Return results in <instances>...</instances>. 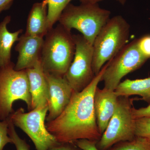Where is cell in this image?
<instances>
[{"mask_svg":"<svg viewBox=\"0 0 150 150\" xmlns=\"http://www.w3.org/2000/svg\"><path fill=\"white\" fill-rule=\"evenodd\" d=\"M15 64L11 62L0 67V121L9 118L14 111L13 103L21 100L30 111L31 96L29 79L26 70L16 71Z\"/></svg>","mask_w":150,"mask_h":150,"instance_id":"5b68a950","label":"cell"},{"mask_svg":"<svg viewBox=\"0 0 150 150\" xmlns=\"http://www.w3.org/2000/svg\"><path fill=\"white\" fill-rule=\"evenodd\" d=\"M81 4H96L103 0H79Z\"/></svg>","mask_w":150,"mask_h":150,"instance_id":"4316f807","label":"cell"},{"mask_svg":"<svg viewBox=\"0 0 150 150\" xmlns=\"http://www.w3.org/2000/svg\"><path fill=\"white\" fill-rule=\"evenodd\" d=\"M76 45L71 31L59 23L45 35L41 53L44 72L64 77L71 64Z\"/></svg>","mask_w":150,"mask_h":150,"instance_id":"7a4b0ae2","label":"cell"},{"mask_svg":"<svg viewBox=\"0 0 150 150\" xmlns=\"http://www.w3.org/2000/svg\"><path fill=\"white\" fill-rule=\"evenodd\" d=\"M18 41L15 48L18 53L15 69L21 71L33 68L41 60L44 38L24 34Z\"/></svg>","mask_w":150,"mask_h":150,"instance_id":"8fae6325","label":"cell"},{"mask_svg":"<svg viewBox=\"0 0 150 150\" xmlns=\"http://www.w3.org/2000/svg\"><path fill=\"white\" fill-rule=\"evenodd\" d=\"M45 74L48 88V110L46 118L48 122L57 118L64 110L74 91L64 77L46 72Z\"/></svg>","mask_w":150,"mask_h":150,"instance_id":"30bf717a","label":"cell"},{"mask_svg":"<svg viewBox=\"0 0 150 150\" xmlns=\"http://www.w3.org/2000/svg\"><path fill=\"white\" fill-rule=\"evenodd\" d=\"M108 150H150L149 139L136 137L131 141L118 143Z\"/></svg>","mask_w":150,"mask_h":150,"instance_id":"ac0fdd59","label":"cell"},{"mask_svg":"<svg viewBox=\"0 0 150 150\" xmlns=\"http://www.w3.org/2000/svg\"><path fill=\"white\" fill-rule=\"evenodd\" d=\"M149 143H150V138H149Z\"/></svg>","mask_w":150,"mask_h":150,"instance_id":"f1b7e54d","label":"cell"},{"mask_svg":"<svg viewBox=\"0 0 150 150\" xmlns=\"http://www.w3.org/2000/svg\"><path fill=\"white\" fill-rule=\"evenodd\" d=\"M138 48L144 57L148 59L150 58V35L143 36L137 39Z\"/></svg>","mask_w":150,"mask_h":150,"instance_id":"7402d4cb","label":"cell"},{"mask_svg":"<svg viewBox=\"0 0 150 150\" xmlns=\"http://www.w3.org/2000/svg\"><path fill=\"white\" fill-rule=\"evenodd\" d=\"M13 1L14 0H0V13L9 9Z\"/></svg>","mask_w":150,"mask_h":150,"instance_id":"484cf974","label":"cell"},{"mask_svg":"<svg viewBox=\"0 0 150 150\" xmlns=\"http://www.w3.org/2000/svg\"><path fill=\"white\" fill-rule=\"evenodd\" d=\"M26 71L31 96V110L48 104V84L41 60L35 67Z\"/></svg>","mask_w":150,"mask_h":150,"instance_id":"4fadbf2b","label":"cell"},{"mask_svg":"<svg viewBox=\"0 0 150 150\" xmlns=\"http://www.w3.org/2000/svg\"><path fill=\"white\" fill-rule=\"evenodd\" d=\"M118 97L139 95L142 100L150 104V77L140 79H126L120 82L115 89Z\"/></svg>","mask_w":150,"mask_h":150,"instance_id":"9a60e30c","label":"cell"},{"mask_svg":"<svg viewBox=\"0 0 150 150\" xmlns=\"http://www.w3.org/2000/svg\"><path fill=\"white\" fill-rule=\"evenodd\" d=\"M11 16H8L0 23V67L11 62L12 47L19 40V35L23 32L22 29L11 33L8 30L7 25L10 22Z\"/></svg>","mask_w":150,"mask_h":150,"instance_id":"2e32d148","label":"cell"},{"mask_svg":"<svg viewBox=\"0 0 150 150\" xmlns=\"http://www.w3.org/2000/svg\"><path fill=\"white\" fill-rule=\"evenodd\" d=\"M8 134V136L12 140L13 144L15 146L16 150H30V146L25 140L23 139L18 136L16 131L14 125L10 118Z\"/></svg>","mask_w":150,"mask_h":150,"instance_id":"ffe728a7","label":"cell"},{"mask_svg":"<svg viewBox=\"0 0 150 150\" xmlns=\"http://www.w3.org/2000/svg\"><path fill=\"white\" fill-rule=\"evenodd\" d=\"M118 97L114 91L97 88L94 94V105L97 124L102 135L113 115Z\"/></svg>","mask_w":150,"mask_h":150,"instance_id":"7c38bea8","label":"cell"},{"mask_svg":"<svg viewBox=\"0 0 150 150\" xmlns=\"http://www.w3.org/2000/svg\"><path fill=\"white\" fill-rule=\"evenodd\" d=\"M148 60L139 50L137 39L126 44L107 62L101 79V81L104 82V88L115 90L124 76L139 69Z\"/></svg>","mask_w":150,"mask_h":150,"instance_id":"ba28073f","label":"cell"},{"mask_svg":"<svg viewBox=\"0 0 150 150\" xmlns=\"http://www.w3.org/2000/svg\"><path fill=\"white\" fill-rule=\"evenodd\" d=\"M97 142L96 141L83 139L76 141L74 144L81 150H99L97 147Z\"/></svg>","mask_w":150,"mask_h":150,"instance_id":"603a6c76","label":"cell"},{"mask_svg":"<svg viewBox=\"0 0 150 150\" xmlns=\"http://www.w3.org/2000/svg\"><path fill=\"white\" fill-rule=\"evenodd\" d=\"M130 31V25L120 15L109 19L102 28L93 45V69L95 76L127 44Z\"/></svg>","mask_w":150,"mask_h":150,"instance_id":"3957f363","label":"cell"},{"mask_svg":"<svg viewBox=\"0 0 150 150\" xmlns=\"http://www.w3.org/2000/svg\"><path fill=\"white\" fill-rule=\"evenodd\" d=\"M132 114L134 119L144 117H150V104L146 107L137 109L133 106Z\"/></svg>","mask_w":150,"mask_h":150,"instance_id":"cb8c5ba5","label":"cell"},{"mask_svg":"<svg viewBox=\"0 0 150 150\" xmlns=\"http://www.w3.org/2000/svg\"><path fill=\"white\" fill-rule=\"evenodd\" d=\"M73 37L76 45L74 57L64 77L74 91L80 92L95 76L93 69V47L81 34Z\"/></svg>","mask_w":150,"mask_h":150,"instance_id":"9c48e42d","label":"cell"},{"mask_svg":"<svg viewBox=\"0 0 150 150\" xmlns=\"http://www.w3.org/2000/svg\"><path fill=\"white\" fill-rule=\"evenodd\" d=\"M48 1V23L49 30L53 28L65 8L72 0H47Z\"/></svg>","mask_w":150,"mask_h":150,"instance_id":"e0dca14e","label":"cell"},{"mask_svg":"<svg viewBox=\"0 0 150 150\" xmlns=\"http://www.w3.org/2000/svg\"><path fill=\"white\" fill-rule=\"evenodd\" d=\"M132 103L133 100L129 97H118L115 112L97 142L98 149L108 150L118 143L131 141L136 137Z\"/></svg>","mask_w":150,"mask_h":150,"instance_id":"52a82bcc","label":"cell"},{"mask_svg":"<svg viewBox=\"0 0 150 150\" xmlns=\"http://www.w3.org/2000/svg\"><path fill=\"white\" fill-rule=\"evenodd\" d=\"M107 65L86 88L73 91L69 102L57 118L46 122L47 130L59 143H74L83 139L98 142L100 139L102 135L97 124L94 97Z\"/></svg>","mask_w":150,"mask_h":150,"instance_id":"6da1fadb","label":"cell"},{"mask_svg":"<svg viewBox=\"0 0 150 150\" xmlns=\"http://www.w3.org/2000/svg\"><path fill=\"white\" fill-rule=\"evenodd\" d=\"M111 12L96 4H69L59 20V23L68 30L79 31L89 43L94 41L102 28L110 19Z\"/></svg>","mask_w":150,"mask_h":150,"instance_id":"277c9868","label":"cell"},{"mask_svg":"<svg viewBox=\"0 0 150 150\" xmlns=\"http://www.w3.org/2000/svg\"><path fill=\"white\" fill-rule=\"evenodd\" d=\"M116 1H118V2L121 4L122 5H124V4H126L127 0H116Z\"/></svg>","mask_w":150,"mask_h":150,"instance_id":"83f0119b","label":"cell"},{"mask_svg":"<svg viewBox=\"0 0 150 150\" xmlns=\"http://www.w3.org/2000/svg\"><path fill=\"white\" fill-rule=\"evenodd\" d=\"M9 122V118L0 121V150H4V148L8 144H13L12 140L8 134Z\"/></svg>","mask_w":150,"mask_h":150,"instance_id":"44dd1931","label":"cell"},{"mask_svg":"<svg viewBox=\"0 0 150 150\" xmlns=\"http://www.w3.org/2000/svg\"><path fill=\"white\" fill-rule=\"evenodd\" d=\"M135 133L136 137L150 138V117L135 119Z\"/></svg>","mask_w":150,"mask_h":150,"instance_id":"d6986e66","label":"cell"},{"mask_svg":"<svg viewBox=\"0 0 150 150\" xmlns=\"http://www.w3.org/2000/svg\"><path fill=\"white\" fill-rule=\"evenodd\" d=\"M49 150H81L74 143H59Z\"/></svg>","mask_w":150,"mask_h":150,"instance_id":"d4e9b609","label":"cell"},{"mask_svg":"<svg viewBox=\"0 0 150 150\" xmlns=\"http://www.w3.org/2000/svg\"><path fill=\"white\" fill-rule=\"evenodd\" d=\"M48 110V104L28 112L20 108L9 117L15 126L21 129L29 137L36 150H49L59 143L46 128L45 121Z\"/></svg>","mask_w":150,"mask_h":150,"instance_id":"8992f818","label":"cell"},{"mask_svg":"<svg viewBox=\"0 0 150 150\" xmlns=\"http://www.w3.org/2000/svg\"><path fill=\"white\" fill-rule=\"evenodd\" d=\"M49 30L48 1L47 0H43L33 5L28 18L25 34L43 38Z\"/></svg>","mask_w":150,"mask_h":150,"instance_id":"5bb4252c","label":"cell"}]
</instances>
